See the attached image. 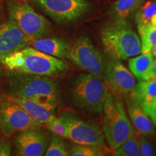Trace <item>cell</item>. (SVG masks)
Segmentation results:
<instances>
[{
  "label": "cell",
  "instance_id": "83f0119b",
  "mask_svg": "<svg viewBox=\"0 0 156 156\" xmlns=\"http://www.w3.org/2000/svg\"><path fill=\"white\" fill-rule=\"evenodd\" d=\"M143 111L146 113V114L150 117L153 125L156 126V103L151 106L143 108Z\"/></svg>",
  "mask_w": 156,
  "mask_h": 156
},
{
  "label": "cell",
  "instance_id": "9a60e30c",
  "mask_svg": "<svg viewBox=\"0 0 156 156\" xmlns=\"http://www.w3.org/2000/svg\"><path fill=\"white\" fill-rule=\"evenodd\" d=\"M30 45L44 53L63 59L67 58L69 49V44L65 40L56 37L34 39Z\"/></svg>",
  "mask_w": 156,
  "mask_h": 156
},
{
  "label": "cell",
  "instance_id": "30bf717a",
  "mask_svg": "<svg viewBox=\"0 0 156 156\" xmlns=\"http://www.w3.org/2000/svg\"><path fill=\"white\" fill-rule=\"evenodd\" d=\"M64 116L69 127L68 139L79 145L104 146V134L98 126L73 115L64 114Z\"/></svg>",
  "mask_w": 156,
  "mask_h": 156
},
{
  "label": "cell",
  "instance_id": "603a6c76",
  "mask_svg": "<svg viewBox=\"0 0 156 156\" xmlns=\"http://www.w3.org/2000/svg\"><path fill=\"white\" fill-rule=\"evenodd\" d=\"M102 147L76 144L69 151L72 156H101L104 155Z\"/></svg>",
  "mask_w": 156,
  "mask_h": 156
},
{
  "label": "cell",
  "instance_id": "7402d4cb",
  "mask_svg": "<svg viewBox=\"0 0 156 156\" xmlns=\"http://www.w3.org/2000/svg\"><path fill=\"white\" fill-rule=\"evenodd\" d=\"M46 156H67L69 155L67 145L59 136H52L50 142L45 152Z\"/></svg>",
  "mask_w": 156,
  "mask_h": 156
},
{
  "label": "cell",
  "instance_id": "cb8c5ba5",
  "mask_svg": "<svg viewBox=\"0 0 156 156\" xmlns=\"http://www.w3.org/2000/svg\"><path fill=\"white\" fill-rule=\"evenodd\" d=\"M46 125L48 129L56 135L62 138H68L69 127L64 115L59 118H55Z\"/></svg>",
  "mask_w": 156,
  "mask_h": 156
},
{
  "label": "cell",
  "instance_id": "f546056e",
  "mask_svg": "<svg viewBox=\"0 0 156 156\" xmlns=\"http://www.w3.org/2000/svg\"><path fill=\"white\" fill-rule=\"evenodd\" d=\"M151 53L152 55L153 56V57H156V44L154 45V46L152 47L151 50Z\"/></svg>",
  "mask_w": 156,
  "mask_h": 156
},
{
  "label": "cell",
  "instance_id": "f1b7e54d",
  "mask_svg": "<svg viewBox=\"0 0 156 156\" xmlns=\"http://www.w3.org/2000/svg\"><path fill=\"white\" fill-rule=\"evenodd\" d=\"M156 78V57H154L152 63L151 72H150V79Z\"/></svg>",
  "mask_w": 156,
  "mask_h": 156
},
{
  "label": "cell",
  "instance_id": "2e32d148",
  "mask_svg": "<svg viewBox=\"0 0 156 156\" xmlns=\"http://www.w3.org/2000/svg\"><path fill=\"white\" fill-rule=\"evenodd\" d=\"M128 112L132 124L138 134L145 136H151L155 134L153 122L136 99L128 107Z\"/></svg>",
  "mask_w": 156,
  "mask_h": 156
},
{
  "label": "cell",
  "instance_id": "7a4b0ae2",
  "mask_svg": "<svg viewBox=\"0 0 156 156\" xmlns=\"http://www.w3.org/2000/svg\"><path fill=\"white\" fill-rule=\"evenodd\" d=\"M2 64L15 73L46 77L59 75L68 68L60 58L29 46L7 57Z\"/></svg>",
  "mask_w": 156,
  "mask_h": 156
},
{
  "label": "cell",
  "instance_id": "ba28073f",
  "mask_svg": "<svg viewBox=\"0 0 156 156\" xmlns=\"http://www.w3.org/2000/svg\"><path fill=\"white\" fill-rule=\"evenodd\" d=\"M37 127H41V124L16 103L6 99L0 101V131L6 137Z\"/></svg>",
  "mask_w": 156,
  "mask_h": 156
},
{
  "label": "cell",
  "instance_id": "ac0fdd59",
  "mask_svg": "<svg viewBox=\"0 0 156 156\" xmlns=\"http://www.w3.org/2000/svg\"><path fill=\"white\" fill-rule=\"evenodd\" d=\"M153 58L154 57L151 51L132 57L129 61V67L130 72L138 80H149L150 72H151Z\"/></svg>",
  "mask_w": 156,
  "mask_h": 156
},
{
  "label": "cell",
  "instance_id": "8fae6325",
  "mask_svg": "<svg viewBox=\"0 0 156 156\" xmlns=\"http://www.w3.org/2000/svg\"><path fill=\"white\" fill-rule=\"evenodd\" d=\"M14 143L20 155L41 156L47 149L48 137L40 127L27 129L16 134Z\"/></svg>",
  "mask_w": 156,
  "mask_h": 156
},
{
  "label": "cell",
  "instance_id": "4fadbf2b",
  "mask_svg": "<svg viewBox=\"0 0 156 156\" xmlns=\"http://www.w3.org/2000/svg\"><path fill=\"white\" fill-rule=\"evenodd\" d=\"M105 77L116 94L129 95L135 92L136 82L134 75L119 61L116 59L107 65Z\"/></svg>",
  "mask_w": 156,
  "mask_h": 156
},
{
  "label": "cell",
  "instance_id": "5b68a950",
  "mask_svg": "<svg viewBox=\"0 0 156 156\" xmlns=\"http://www.w3.org/2000/svg\"><path fill=\"white\" fill-rule=\"evenodd\" d=\"M103 132L112 150L129 138L134 131L122 101L109 91L103 106Z\"/></svg>",
  "mask_w": 156,
  "mask_h": 156
},
{
  "label": "cell",
  "instance_id": "6da1fadb",
  "mask_svg": "<svg viewBox=\"0 0 156 156\" xmlns=\"http://www.w3.org/2000/svg\"><path fill=\"white\" fill-rule=\"evenodd\" d=\"M12 73L8 84L9 95L29 99L55 110L59 101L55 82L46 76Z\"/></svg>",
  "mask_w": 156,
  "mask_h": 156
},
{
  "label": "cell",
  "instance_id": "44dd1931",
  "mask_svg": "<svg viewBox=\"0 0 156 156\" xmlns=\"http://www.w3.org/2000/svg\"><path fill=\"white\" fill-rule=\"evenodd\" d=\"M140 134L134 132V134L123 142L119 147L113 150L115 156H140L141 155L139 142Z\"/></svg>",
  "mask_w": 156,
  "mask_h": 156
},
{
  "label": "cell",
  "instance_id": "4316f807",
  "mask_svg": "<svg viewBox=\"0 0 156 156\" xmlns=\"http://www.w3.org/2000/svg\"><path fill=\"white\" fill-rule=\"evenodd\" d=\"M11 142L7 137L0 140V156H9L11 155Z\"/></svg>",
  "mask_w": 156,
  "mask_h": 156
},
{
  "label": "cell",
  "instance_id": "7c38bea8",
  "mask_svg": "<svg viewBox=\"0 0 156 156\" xmlns=\"http://www.w3.org/2000/svg\"><path fill=\"white\" fill-rule=\"evenodd\" d=\"M30 41L14 21L0 24V63H3L8 56L30 46Z\"/></svg>",
  "mask_w": 156,
  "mask_h": 156
},
{
  "label": "cell",
  "instance_id": "ffe728a7",
  "mask_svg": "<svg viewBox=\"0 0 156 156\" xmlns=\"http://www.w3.org/2000/svg\"><path fill=\"white\" fill-rule=\"evenodd\" d=\"M144 0H116L112 6V15L114 20H127L139 8Z\"/></svg>",
  "mask_w": 156,
  "mask_h": 156
},
{
  "label": "cell",
  "instance_id": "d4e9b609",
  "mask_svg": "<svg viewBox=\"0 0 156 156\" xmlns=\"http://www.w3.org/2000/svg\"><path fill=\"white\" fill-rule=\"evenodd\" d=\"M141 40V54L151 51L154 45L156 44V27L146 30L140 34Z\"/></svg>",
  "mask_w": 156,
  "mask_h": 156
},
{
  "label": "cell",
  "instance_id": "277c9868",
  "mask_svg": "<svg viewBox=\"0 0 156 156\" xmlns=\"http://www.w3.org/2000/svg\"><path fill=\"white\" fill-rule=\"evenodd\" d=\"M109 90L101 78L90 73H83L75 78L71 96L75 106L91 115L103 113Z\"/></svg>",
  "mask_w": 156,
  "mask_h": 156
},
{
  "label": "cell",
  "instance_id": "9c48e42d",
  "mask_svg": "<svg viewBox=\"0 0 156 156\" xmlns=\"http://www.w3.org/2000/svg\"><path fill=\"white\" fill-rule=\"evenodd\" d=\"M48 16L58 23L80 18L90 9L87 0H33Z\"/></svg>",
  "mask_w": 156,
  "mask_h": 156
},
{
  "label": "cell",
  "instance_id": "52a82bcc",
  "mask_svg": "<svg viewBox=\"0 0 156 156\" xmlns=\"http://www.w3.org/2000/svg\"><path fill=\"white\" fill-rule=\"evenodd\" d=\"M67 58L87 73L101 79L103 77L105 66L103 56L87 37H80L69 46Z\"/></svg>",
  "mask_w": 156,
  "mask_h": 156
},
{
  "label": "cell",
  "instance_id": "8992f818",
  "mask_svg": "<svg viewBox=\"0 0 156 156\" xmlns=\"http://www.w3.org/2000/svg\"><path fill=\"white\" fill-rule=\"evenodd\" d=\"M8 11L11 20L14 21L31 41L44 38L49 33L51 28L49 21L37 13L28 3L9 2Z\"/></svg>",
  "mask_w": 156,
  "mask_h": 156
},
{
  "label": "cell",
  "instance_id": "5bb4252c",
  "mask_svg": "<svg viewBox=\"0 0 156 156\" xmlns=\"http://www.w3.org/2000/svg\"><path fill=\"white\" fill-rule=\"evenodd\" d=\"M6 100L13 101L20 106L35 121L41 124H47L48 122L56 118L55 110L29 99L9 95L5 98Z\"/></svg>",
  "mask_w": 156,
  "mask_h": 156
},
{
  "label": "cell",
  "instance_id": "3957f363",
  "mask_svg": "<svg viewBox=\"0 0 156 156\" xmlns=\"http://www.w3.org/2000/svg\"><path fill=\"white\" fill-rule=\"evenodd\" d=\"M101 39L105 52L114 59L125 60L141 54V40L125 20H114L107 25Z\"/></svg>",
  "mask_w": 156,
  "mask_h": 156
},
{
  "label": "cell",
  "instance_id": "d6986e66",
  "mask_svg": "<svg viewBox=\"0 0 156 156\" xmlns=\"http://www.w3.org/2000/svg\"><path fill=\"white\" fill-rule=\"evenodd\" d=\"M134 95L142 108L151 106L156 103V78L141 80L136 87Z\"/></svg>",
  "mask_w": 156,
  "mask_h": 156
},
{
  "label": "cell",
  "instance_id": "e0dca14e",
  "mask_svg": "<svg viewBox=\"0 0 156 156\" xmlns=\"http://www.w3.org/2000/svg\"><path fill=\"white\" fill-rule=\"evenodd\" d=\"M139 34L156 27V0H144L134 13Z\"/></svg>",
  "mask_w": 156,
  "mask_h": 156
},
{
  "label": "cell",
  "instance_id": "484cf974",
  "mask_svg": "<svg viewBox=\"0 0 156 156\" xmlns=\"http://www.w3.org/2000/svg\"><path fill=\"white\" fill-rule=\"evenodd\" d=\"M140 153L142 156H152L156 155L155 146L147 139V136L140 135L139 136Z\"/></svg>",
  "mask_w": 156,
  "mask_h": 156
},
{
  "label": "cell",
  "instance_id": "4dcf8cb0",
  "mask_svg": "<svg viewBox=\"0 0 156 156\" xmlns=\"http://www.w3.org/2000/svg\"><path fill=\"white\" fill-rule=\"evenodd\" d=\"M3 75H4V69L3 68L0 66V78L2 77Z\"/></svg>",
  "mask_w": 156,
  "mask_h": 156
}]
</instances>
